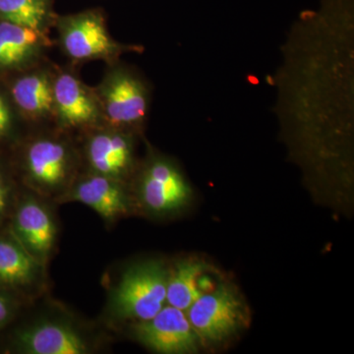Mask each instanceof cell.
<instances>
[{"label": "cell", "mask_w": 354, "mask_h": 354, "mask_svg": "<svg viewBox=\"0 0 354 354\" xmlns=\"http://www.w3.org/2000/svg\"><path fill=\"white\" fill-rule=\"evenodd\" d=\"M167 278L169 271L158 261L132 266L111 292V313L120 320H150L167 304Z\"/></svg>", "instance_id": "6da1fadb"}, {"label": "cell", "mask_w": 354, "mask_h": 354, "mask_svg": "<svg viewBox=\"0 0 354 354\" xmlns=\"http://www.w3.org/2000/svg\"><path fill=\"white\" fill-rule=\"evenodd\" d=\"M245 307L232 286L221 283L205 292L187 311L188 320L204 342H218L234 334L246 320Z\"/></svg>", "instance_id": "7a4b0ae2"}, {"label": "cell", "mask_w": 354, "mask_h": 354, "mask_svg": "<svg viewBox=\"0 0 354 354\" xmlns=\"http://www.w3.org/2000/svg\"><path fill=\"white\" fill-rule=\"evenodd\" d=\"M102 115L115 128L137 127L145 120L149 108L148 91L144 83L128 70L109 72L97 88Z\"/></svg>", "instance_id": "3957f363"}, {"label": "cell", "mask_w": 354, "mask_h": 354, "mask_svg": "<svg viewBox=\"0 0 354 354\" xmlns=\"http://www.w3.org/2000/svg\"><path fill=\"white\" fill-rule=\"evenodd\" d=\"M139 201L153 215H169L187 206L192 189L183 172L169 158H151L140 174Z\"/></svg>", "instance_id": "277c9868"}, {"label": "cell", "mask_w": 354, "mask_h": 354, "mask_svg": "<svg viewBox=\"0 0 354 354\" xmlns=\"http://www.w3.org/2000/svg\"><path fill=\"white\" fill-rule=\"evenodd\" d=\"M137 341L155 353L188 354L198 351L196 333L186 312L165 305L150 320L137 322L133 328Z\"/></svg>", "instance_id": "5b68a950"}, {"label": "cell", "mask_w": 354, "mask_h": 354, "mask_svg": "<svg viewBox=\"0 0 354 354\" xmlns=\"http://www.w3.org/2000/svg\"><path fill=\"white\" fill-rule=\"evenodd\" d=\"M28 181L41 194H57L68 183L73 171V158L68 147L58 140H35L25 155Z\"/></svg>", "instance_id": "8992f818"}, {"label": "cell", "mask_w": 354, "mask_h": 354, "mask_svg": "<svg viewBox=\"0 0 354 354\" xmlns=\"http://www.w3.org/2000/svg\"><path fill=\"white\" fill-rule=\"evenodd\" d=\"M59 32L64 50L73 59L108 58L121 50V46L109 36L104 17L97 11L62 18Z\"/></svg>", "instance_id": "52a82bcc"}, {"label": "cell", "mask_w": 354, "mask_h": 354, "mask_svg": "<svg viewBox=\"0 0 354 354\" xmlns=\"http://www.w3.org/2000/svg\"><path fill=\"white\" fill-rule=\"evenodd\" d=\"M15 239L32 257L43 263L57 241V223L50 209L35 198H26L13 218Z\"/></svg>", "instance_id": "ba28073f"}, {"label": "cell", "mask_w": 354, "mask_h": 354, "mask_svg": "<svg viewBox=\"0 0 354 354\" xmlns=\"http://www.w3.org/2000/svg\"><path fill=\"white\" fill-rule=\"evenodd\" d=\"M86 156L93 174L123 181L133 167L134 147L120 129L97 132L88 140Z\"/></svg>", "instance_id": "9c48e42d"}, {"label": "cell", "mask_w": 354, "mask_h": 354, "mask_svg": "<svg viewBox=\"0 0 354 354\" xmlns=\"http://www.w3.org/2000/svg\"><path fill=\"white\" fill-rule=\"evenodd\" d=\"M53 102L58 120L65 127H90L102 116L97 95L72 74H62L53 81Z\"/></svg>", "instance_id": "30bf717a"}, {"label": "cell", "mask_w": 354, "mask_h": 354, "mask_svg": "<svg viewBox=\"0 0 354 354\" xmlns=\"http://www.w3.org/2000/svg\"><path fill=\"white\" fill-rule=\"evenodd\" d=\"M69 200L82 203L106 221L127 215L131 202L123 181L93 174L83 177L69 191Z\"/></svg>", "instance_id": "8fae6325"}, {"label": "cell", "mask_w": 354, "mask_h": 354, "mask_svg": "<svg viewBox=\"0 0 354 354\" xmlns=\"http://www.w3.org/2000/svg\"><path fill=\"white\" fill-rule=\"evenodd\" d=\"M21 351L30 354H84L88 342L75 329L57 322H41L18 335Z\"/></svg>", "instance_id": "7c38bea8"}, {"label": "cell", "mask_w": 354, "mask_h": 354, "mask_svg": "<svg viewBox=\"0 0 354 354\" xmlns=\"http://www.w3.org/2000/svg\"><path fill=\"white\" fill-rule=\"evenodd\" d=\"M41 264L17 239L0 237V285L26 288L36 283Z\"/></svg>", "instance_id": "4fadbf2b"}, {"label": "cell", "mask_w": 354, "mask_h": 354, "mask_svg": "<svg viewBox=\"0 0 354 354\" xmlns=\"http://www.w3.org/2000/svg\"><path fill=\"white\" fill-rule=\"evenodd\" d=\"M206 266L200 261H179L169 272L167 285V304L187 311L195 301L204 295L201 279L206 272Z\"/></svg>", "instance_id": "5bb4252c"}, {"label": "cell", "mask_w": 354, "mask_h": 354, "mask_svg": "<svg viewBox=\"0 0 354 354\" xmlns=\"http://www.w3.org/2000/svg\"><path fill=\"white\" fill-rule=\"evenodd\" d=\"M12 95L16 104L30 118H44L55 111L53 81L41 72L18 79Z\"/></svg>", "instance_id": "9a60e30c"}, {"label": "cell", "mask_w": 354, "mask_h": 354, "mask_svg": "<svg viewBox=\"0 0 354 354\" xmlns=\"http://www.w3.org/2000/svg\"><path fill=\"white\" fill-rule=\"evenodd\" d=\"M41 43V32L2 21L0 23V67H13L34 57Z\"/></svg>", "instance_id": "2e32d148"}, {"label": "cell", "mask_w": 354, "mask_h": 354, "mask_svg": "<svg viewBox=\"0 0 354 354\" xmlns=\"http://www.w3.org/2000/svg\"><path fill=\"white\" fill-rule=\"evenodd\" d=\"M50 16L48 0H0V17L43 34Z\"/></svg>", "instance_id": "e0dca14e"}, {"label": "cell", "mask_w": 354, "mask_h": 354, "mask_svg": "<svg viewBox=\"0 0 354 354\" xmlns=\"http://www.w3.org/2000/svg\"><path fill=\"white\" fill-rule=\"evenodd\" d=\"M13 307L9 298L3 293L0 292V328L6 325L7 321L10 319Z\"/></svg>", "instance_id": "ac0fdd59"}, {"label": "cell", "mask_w": 354, "mask_h": 354, "mask_svg": "<svg viewBox=\"0 0 354 354\" xmlns=\"http://www.w3.org/2000/svg\"><path fill=\"white\" fill-rule=\"evenodd\" d=\"M11 122L10 113L7 108L6 102L0 97V138L6 134L9 129Z\"/></svg>", "instance_id": "d6986e66"}, {"label": "cell", "mask_w": 354, "mask_h": 354, "mask_svg": "<svg viewBox=\"0 0 354 354\" xmlns=\"http://www.w3.org/2000/svg\"><path fill=\"white\" fill-rule=\"evenodd\" d=\"M10 204V193L6 183L0 177V220L6 216Z\"/></svg>", "instance_id": "ffe728a7"}]
</instances>
